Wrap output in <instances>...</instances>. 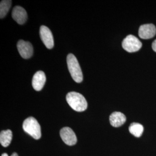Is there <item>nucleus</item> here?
<instances>
[{
  "instance_id": "dca6fc26",
  "label": "nucleus",
  "mask_w": 156,
  "mask_h": 156,
  "mask_svg": "<svg viewBox=\"0 0 156 156\" xmlns=\"http://www.w3.org/2000/svg\"><path fill=\"white\" fill-rule=\"evenodd\" d=\"M11 156H19L16 153H13Z\"/></svg>"
},
{
  "instance_id": "9d476101",
  "label": "nucleus",
  "mask_w": 156,
  "mask_h": 156,
  "mask_svg": "<svg viewBox=\"0 0 156 156\" xmlns=\"http://www.w3.org/2000/svg\"><path fill=\"white\" fill-rule=\"evenodd\" d=\"M46 75L42 71L35 73L32 80V85L34 89L36 91H41L43 89L46 82Z\"/></svg>"
},
{
  "instance_id": "20e7f679",
  "label": "nucleus",
  "mask_w": 156,
  "mask_h": 156,
  "mask_svg": "<svg viewBox=\"0 0 156 156\" xmlns=\"http://www.w3.org/2000/svg\"><path fill=\"white\" fill-rule=\"evenodd\" d=\"M142 44L140 39L133 35H129L123 39L122 47L123 49L129 53L136 52L140 50Z\"/></svg>"
},
{
  "instance_id": "6e6552de",
  "label": "nucleus",
  "mask_w": 156,
  "mask_h": 156,
  "mask_svg": "<svg viewBox=\"0 0 156 156\" xmlns=\"http://www.w3.org/2000/svg\"><path fill=\"white\" fill-rule=\"evenodd\" d=\"M139 36L142 39H148L155 36L156 28L153 24H147L140 26L139 29Z\"/></svg>"
},
{
  "instance_id": "2eb2a0df",
  "label": "nucleus",
  "mask_w": 156,
  "mask_h": 156,
  "mask_svg": "<svg viewBox=\"0 0 156 156\" xmlns=\"http://www.w3.org/2000/svg\"><path fill=\"white\" fill-rule=\"evenodd\" d=\"M152 49L156 52V39L154 41V42L152 44Z\"/></svg>"
},
{
  "instance_id": "0eeeda50",
  "label": "nucleus",
  "mask_w": 156,
  "mask_h": 156,
  "mask_svg": "<svg viewBox=\"0 0 156 156\" xmlns=\"http://www.w3.org/2000/svg\"><path fill=\"white\" fill-rule=\"evenodd\" d=\"M60 134L62 140L67 145L73 146L76 144V136L71 128L68 127H64L60 130Z\"/></svg>"
},
{
  "instance_id": "39448f33",
  "label": "nucleus",
  "mask_w": 156,
  "mask_h": 156,
  "mask_svg": "<svg viewBox=\"0 0 156 156\" xmlns=\"http://www.w3.org/2000/svg\"><path fill=\"white\" fill-rule=\"evenodd\" d=\"M17 48L20 55L23 58L28 59L31 58L33 55V47L29 42L20 40L17 42Z\"/></svg>"
},
{
  "instance_id": "7ed1b4c3",
  "label": "nucleus",
  "mask_w": 156,
  "mask_h": 156,
  "mask_svg": "<svg viewBox=\"0 0 156 156\" xmlns=\"http://www.w3.org/2000/svg\"><path fill=\"white\" fill-rule=\"evenodd\" d=\"M24 131L35 140H39L41 137V126L38 121L33 117L26 119L23 123Z\"/></svg>"
},
{
  "instance_id": "f8f14e48",
  "label": "nucleus",
  "mask_w": 156,
  "mask_h": 156,
  "mask_svg": "<svg viewBox=\"0 0 156 156\" xmlns=\"http://www.w3.org/2000/svg\"><path fill=\"white\" fill-rule=\"evenodd\" d=\"M12 140V132L10 129L2 131L0 133V143L4 147H8Z\"/></svg>"
},
{
  "instance_id": "9b49d317",
  "label": "nucleus",
  "mask_w": 156,
  "mask_h": 156,
  "mask_svg": "<svg viewBox=\"0 0 156 156\" xmlns=\"http://www.w3.org/2000/svg\"><path fill=\"white\" fill-rule=\"evenodd\" d=\"M109 121L113 127H119L125 123L126 121V117L121 112H115L111 115Z\"/></svg>"
},
{
  "instance_id": "4468645a",
  "label": "nucleus",
  "mask_w": 156,
  "mask_h": 156,
  "mask_svg": "<svg viewBox=\"0 0 156 156\" xmlns=\"http://www.w3.org/2000/svg\"><path fill=\"white\" fill-rule=\"evenodd\" d=\"M12 5L11 0H3L0 3V17L2 19L5 17L9 11Z\"/></svg>"
},
{
  "instance_id": "ddd939ff",
  "label": "nucleus",
  "mask_w": 156,
  "mask_h": 156,
  "mask_svg": "<svg viewBox=\"0 0 156 156\" xmlns=\"http://www.w3.org/2000/svg\"><path fill=\"white\" fill-rule=\"evenodd\" d=\"M129 131L135 137L139 138L144 132V127L140 123H133L129 127Z\"/></svg>"
},
{
  "instance_id": "f257e3e1",
  "label": "nucleus",
  "mask_w": 156,
  "mask_h": 156,
  "mask_svg": "<svg viewBox=\"0 0 156 156\" xmlns=\"http://www.w3.org/2000/svg\"><path fill=\"white\" fill-rule=\"evenodd\" d=\"M66 100L69 105L74 111L77 112L84 111L87 108V102L83 95L72 91L67 94Z\"/></svg>"
},
{
  "instance_id": "1a4fd4ad",
  "label": "nucleus",
  "mask_w": 156,
  "mask_h": 156,
  "mask_svg": "<svg viewBox=\"0 0 156 156\" xmlns=\"http://www.w3.org/2000/svg\"><path fill=\"white\" fill-rule=\"evenodd\" d=\"M12 17L18 24H23L27 20V13L22 6H16L13 9Z\"/></svg>"
},
{
  "instance_id": "f03ea898",
  "label": "nucleus",
  "mask_w": 156,
  "mask_h": 156,
  "mask_svg": "<svg viewBox=\"0 0 156 156\" xmlns=\"http://www.w3.org/2000/svg\"><path fill=\"white\" fill-rule=\"evenodd\" d=\"M67 66L72 78L76 83L83 80V73L77 58L73 54H69L67 57Z\"/></svg>"
},
{
  "instance_id": "423d86ee",
  "label": "nucleus",
  "mask_w": 156,
  "mask_h": 156,
  "mask_svg": "<svg viewBox=\"0 0 156 156\" xmlns=\"http://www.w3.org/2000/svg\"><path fill=\"white\" fill-rule=\"evenodd\" d=\"M40 37L45 46L51 49L54 46L53 36L50 29L45 26H42L40 27Z\"/></svg>"
},
{
  "instance_id": "f3484780",
  "label": "nucleus",
  "mask_w": 156,
  "mask_h": 156,
  "mask_svg": "<svg viewBox=\"0 0 156 156\" xmlns=\"http://www.w3.org/2000/svg\"><path fill=\"white\" fill-rule=\"evenodd\" d=\"M1 156H8V154L7 153H4V154H2Z\"/></svg>"
}]
</instances>
